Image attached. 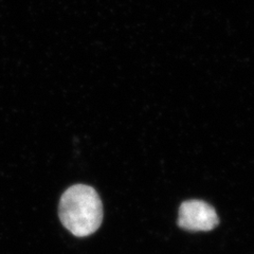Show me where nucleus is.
<instances>
[{"label":"nucleus","mask_w":254,"mask_h":254,"mask_svg":"<svg viewBox=\"0 0 254 254\" xmlns=\"http://www.w3.org/2000/svg\"><path fill=\"white\" fill-rule=\"evenodd\" d=\"M59 216L62 225L72 235H92L103 221V204L98 192L86 185L71 186L61 197Z\"/></svg>","instance_id":"obj_1"},{"label":"nucleus","mask_w":254,"mask_h":254,"mask_svg":"<svg viewBox=\"0 0 254 254\" xmlns=\"http://www.w3.org/2000/svg\"><path fill=\"white\" fill-rule=\"evenodd\" d=\"M178 226L187 231H211L219 224L215 209L208 202L190 199L181 203L179 208Z\"/></svg>","instance_id":"obj_2"}]
</instances>
